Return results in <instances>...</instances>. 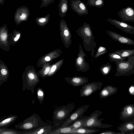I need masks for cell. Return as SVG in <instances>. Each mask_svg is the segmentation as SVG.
Instances as JSON below:
<instances>
[{
  "instance_id": "1",
  "label": "cell",
  "mask_w": 134,
  "mask_h": 134,
  "mask_svg": "<svg viewBox=\"0 0 134 134\" xmlns=\"http://www.w3.org/2000/svg\"><path fill=\"white\" fill-rule=\"evenodd\" d=\"M75 105L71 103L56 108L53 113L52 131L61 127L67 120Z\"/></svg>"
},
{
  "instance_id": "2",
  "label": "cell",
  "mask_w": 134,
  "mask_h": 134,
  "mask_svg": "<svg viewBox=\"0 0 134 134\" xmlns=\"http://www.w3.org/2000/svg\"><path fill=\"white\" fill-rule=\"evenodd\" d=\"M39 76L33 66L26 67L22 75L23 91L30 90L34 95L35 87L40 81Z\"/></svg>"
},
{
  "instance_id": "3",
  "label": "cell",
  "mask_w": 134,
  "mask_h": 134,
  "mask_svg": "<svg viewBox=\"0 0 134 134\" xmlns=\"http://www.w3.org/2000/svg\"><path fill=\"white\" fill-rule=\"evenodd\" d=\"M50 124L45 123L39 115L35 113L21 122L16 124L15 128L25 132L33 131L40 127Z\"/></svg>"
},
{
  "instance_id": "4",
  "label": "cell",
  "mask_w": 134,
  "mask_h": 134,
  "mask_svg": "<svg viewBox=\"0 0 134 134\" xmlns=\"http://www.w3.org/2000/svg\"><path fill=\"white\" fill-rule=\"evenodd\" d=\"M127 58V60L115 62L116 65L115 76H129L134 74V54Z\"/></svg>"
},
{
  "instance_id": "5",
  "label": "cell",
  "mask_w": 134,
  "mask_h": 134,
  "mask_svg": "<svg viewBox=\"0 0 134 134\" xmlns=\"http://www.w3.org/2000/svg\"><path fill=\"white\" fill-rule=\"evenodd\" d=\"M103 113L99 110H96L88 116L83 124L82 127H92L98 128H111L113 125L103 123L102 121L104 119H99V117Z\"/></svg>"
},
{
  "instance_id": "6",
  "label": "cell",
  "mask_w": 134,
  "mask_h": 134,
  "mask_svg": "<svg viewBox=\"0 0 134 134\" xmlns=\"http://www.w3.org/2000/svg\"><path fill=\"white\" fill-rule=\"evenodd\" d=\"M90 106V104H87L77 108L74 112L71 114L67 120L61 126H67L77 120L87 118L88 116L86 115L83 116Z\"/></svg>"
},
{
  "instance_id": "7",
  "label": "cell",
  "mask_w": 134,
  "mask_h": 134,
  "mask_svg": "<svg viewBox=\"0 0 134 134\" xmlns=\"http://www.w3.org/2000/svg\"><path fill=\"white\" fill-rule=\"evenodd\" d=\"M102 85V82H93L85 84L80 90V96L83 97L90 96L100 90Z\"/></svg>"
},
{
  "instance_id": "8",
  "label": "cell",
  "mask_w": 134,
  "mask_h": 134,
  "mask_svg": "<svg viewBox=\"0 0 134 134\" xmlns=\"http://www.w3.org/2000/svg\"><path fill=\"white\" fill-rule=\"evenodd\" d=\"M30 14V10L27 7L23 5L18 8L14 16L15 23L19 25L23 22L27 21Z\"/></svg>"
},
{
  "instance_id": "9",
  "label": "cell",
  "mask_w": 134,
  "mask_h": 134,
  "mask_svg": "<svg viewBox=\"0 0 134 134\" xmlns=\"http://www.w3.org/2000/svg\"><path fill=\"white\" fill-rule=\"evenodd\" d=\"M107 21L113 25L127 34L134 35V26L123 21L108 18Z\"/></svg>"
},
{
  "instance_id": "10",
  "label": "cell",
  "mask_w": 134,
  "mask_h": 134,
  "mask_svg": "<svg viewBox=\"0 0 134 134\" xmlns=\"http://www.w3.org/2000/svg\"><path fill=\"white\" fill-rule=\"evenodd\" d=\"M70 5L72 10L79 16L88 14L87 5L81 0H71Z\"/></svg>"
},
{
  "instance_id": "11",
  "label": "cell",
  "mask_w": 134,
  "mask_h": 134,
  "mask_svg": "<svg viewBox=\"0 0 134 134\" xmlns=\"http://www.w3.org/2000/svg\"><path fill=\"white\" fill-rule=\"evenodd\" d=\"M8 30L7 24H5L0 28V48L5 51H8L10 45L9 40Z\"/></svg>"
},
{
  "instance_id": "12",
  "label": "cell",
  "mask_w": 134,
  "mask_h": 134,
  "mask_svg": "<svg viewBox=\"0 0 134 134\" xmlns=\"http://www.w3.org/2000/svg\"><path fill=\"white\" fill-rule=\"evenodd\" d=\"M117 15L122 21H134V9L131 7L122 8L119 11Z\"/></svg>"
},
{
  "instance_id": "13",
  "label": "cell",
  "mask_w": 134,
  "mask_h": 134,
  "mask_svg": "<svg viewBox=\"0 0 134 134\" xmlns=\"http://www.w3.org/2000/svg\"><path fill=\"white\" fill-rule=\"evenodd\" d=\"M134 118V104H130L123 107L120 112L119 119L126 121Z\"/></svg>"
},
{
  "instance_id": "14",
  "label": "cell",
  "mask_w": 134,
  "mask_h": 134,
  "mask_svg": "<svg viewBox=\"0 0 134 134\" xmlns=\"http://www.w3.org/2000/svg\"><path fill=\"white\" fill-rule=\"evenodd\" d=\"M107 33L113 40L119 43L128 45H134V41L131 38L112 31H108Z\"/></svg>"
},
{
  "instance_id": "15",
  "label": "cell",
  "mask_w": 134,
  "mask_h": 134,
  "mask_svg": "<svg viewBox=\"0 0 134 134\" xmlns=\"http://www.w3.org/2000/svg\"><path fill=\"white\" fill-rule=\"evenodd\" d=\"M121 134H133L134 132V118L126 121L117 127Z\"/></svg>"
},
{
  "instance_id": "16",
  "label": "cell",
  "mask_w": 134,
  "mask_h": 134,
  "mask_svg": "<svg viewBox=\"0 0 134 134\" xmlns=\"http://www.w3.org/2000/svg\"><path fill=\"white\" fill-rule=\"evenodd\" d=\"M65 80L68 83L74 87L83 86L87 83L89 81L87 78L79 76L66 77Z\"/></svg>"
},
{
  "instance_id": "17",
  "label": "cell",
  "mask_w": 134,
  "mask_h": 134,
  "mask_svg": "<svg viewBox=\"0 0 134 134\" xmlns=\"http://www.w3.org/2000/svg\"><path fill=\"white\" fill-rule=\"evenodd\" d=\"M118 90L116 87L110 85H106L100 91L99 97L101 99L106 98L115 94Z\"/></svg>"
},
{
  "instance_id": "18",
  "label": "cell",
  "mask_w": 134,
  "mask_h": 134,
  "mask_svg": "<svg viewBox=\"0 0 134 134\" xmlns=\"http://www.w3.org/2000/svg\"><path fill=\"white\" fill-rule=\"evenodd\" d=\"M100 130L96 128L82 127L74 129L68 134H94L100 131Z\"/></svg>"
},
{
  "instance_id": "19",
  "label": "cell",
  "mask_w": 134,
  "mask_h": 134,
  "mask_svg": "<svg viewBox=\"0 0 134 134\" xmlns=\"http://www.w3.org/2000/svg\"><path fill=\"white\" fill-rule=\"evenodd\" d=\"M18 117L17 115H12L1 117L0 120V129L7 128L15 121Z\"/></svg>"
},
{
  "instance_id": "20",
  "label": "cell",
  "mask_w": 134,
  "mask_h": 134,
  "mask_svg": "<svg viewBox=\"0 0 134 134\" xmlns=\"http://www.w3.org/2000/svg\"><path fill=\"white\" fill-rule=\"evenodd\" d=\"M58 7L60 17L63 18L65 16L69 9L68 0H60Z\"/></svg>"
},
{
  "instance_id": "21",
  "label": "cell",
  "mask_w": 134,
  "mask_h": 134,
  "mask_svg": "<svg viewBox=\"0 0 134 134\" xmlns=\"http://www.w3.org/2000/svg\"><path fill=\"white\" fill-rule=\"evenodd\" d=\"M0 62V86L4 82H6L9 76V70L7 66L1 62Z\"/></svg>"
},
{
  "instance_id": "22",
  "label": "cell",
  "mask_w": 134,
  "mask_h": 134,
  "mask_svg": "<svg viewBox=\"0 0 134 134\" xmlns=\"http://www.w3.org/2000/svg\"><path fill=\"white\" fill-rule=\"evenodd\" d=\"M52 131V125H50L40 127L32 132H25L23 134H51Z\"/></svg>"
},
{
  "instance_id": "23",
  "label": "cell",
  "mask_w": 134,
  "mask_h": 134,
  "mask_svg": "<svg viewBox=\"0 0 134 134\" xmlns=\"http://www.w3.org/2000/svg\"><path fill=\"white\" fill-rule=\"evenodd\" d=\"M74 129L69 126H61L55 130H53L51 134H68Z\"/></svg>"
},
{
  "instance_id": "24",
  "label": "cell",
  "mask_w": 134,
  "mask_h": 134,
  "mask_svg": "<svg viewBox=\"0 0 134 134\" xmlns=\"http://www.w3.org/2000/svg\"><path fill=\"white\" fill-rule=\"evenodd\" d=\"M50 16V14H48L43 17H37L35 19V21L38 26L43 27L49 21Z\"/></svg>"
},
{
  "instance_id": "25",
  "label": "cell",
  "mask_w": 134,
  "mask_h": 134,
  "mask_svg": "<svg viewBox=\"0 0 134 134\" xmlns=\"http://www.w3.org/2000/svg\"><path fill=\"white\" fill-rule=\"evenodd\" d=\"M113 52L123 57L126 58L134 54V49H119Z\"/></svg>"
},
{
  "instance_id": "26",
  "label": "cell",
  "mask_w": 134,
  "mask_h": 134,
  "mask_svg": "<svg viewBox=\"0 0 134 134\" xmlns=\"http://www.w3.org/2000/svg\"><path fill=\"white\" fill-rule=\"evenodd\" d=\"M49 64V63H48L43 65L42 69L37 72L38 75L44 78L47 77L52 66Z\"/></svg>"
},
{
  "instance_id": "27",
  "label": "cell",
  "mask_w": 134,
  "mask_h": 134,
  "mask_svg": "<svg viewBox=\"0 0 134 134\" xmlns=\"http://www.w3.org/2000/svg\"><path fill=\"white\" fill-rule=\"evenodd\" d=\"M25 132L23 131L7 128L0 129V134H23Z\"/></svg>"
},
{
  "instance_id": "28",
  "label": "cell",
  "mask_w": 134,
  "mask_h": 134,
  "mask_svg": "<svg viewBox=\"0 0 134 134\" xmlns=\"http://www.w3.org/2000/svg\"><path fill=\"white\" fill-rule=\"evenodd\" d=\"M10 38L9 40L10 44L11 43L13 44V45L16 43L20 39L21 35V33L20 31L15 30H14L13 33L10 35Z\"/></svg>"
},
{
  "instance_id": "29",
  "label": "cell",
  "mask_w": 134,
  "mask_h": 134,
  "mask_svg": "<svg viewBox=\"0 0 134 134\" xmlns=\"http://www.w3.org/2000/svg\"><path fill=\"white\" fill-rule=\"evenodd\" d=\"M104 0H88L87 5L90 6L102 8L104 5Z\"/></svg>"
},
{
  "instance_id": "30",
  "label": "cell",
  "mask_w": 134,
  "mask_h": 134,
  "mask_svg": "<svg viewBox=\"0 0 134 134\" xmlns=\"http://www.w3.org/2000/svg\"><path fill=\"white\" fill-rule=\"evenodd\" d=\"M109 56L110 60L111 62H115L121 61H125L126 58H124L119 55L113 52L109 53Z\"/></svg>"
},
{
  "instance_id": "31",
  "label": "cell",
  "mask_w": 134,
  "mask_h": 134,
  "mask_svg": "<svg viewBox=\"0 0 134 134\" xmlns=\"http://www.w3.org/2000/svg\"><path fill=\"white\" fill-rule=\"evenodd\" d=\"M87 118L77 120L68 126L74 129H76L81 127H82L83 123L86 120Z\"/></svg>"
},
{
  "instance_id": "32",
  "label": "cell",
  "mask_w": 134,
  "mask_h": 134,
  "mask_svg": "<svg viewBox=\"0 0 134 134\" xmlns=\"http://www.w3.org/2000/svg\"><path fill=\"white\" fill-rule=\"evenodd\" d=\"M37 96L38 100L40 104L43 101L44 94V91L41 87H39L37 91Z\"/></svg>"
},
{
  "instance_id": "33",
  "label": "cell",
  "mask_w": 134,
  "mask_h": 134,
  "mask_svg": "<svg viewBox=\"0 0 134 134\" xmlns=\"http://www.w3.org/2000/svg\"><path fill=\"white\" fill-rule=\"evenodd\" d=\"M55 0H41V4L40 8L47 7L49 4L53 3Z\"/></svg>"
},
{
  "instance_id": "34",
  "label": "cell",
  "mask_w": 134,
  "mask_h": 134,
  "mask_svg": "<svg viewBox=\"0 0 134 134\" xmlns=\"http://www.w3.org/2000/svg\"><path fill=\"white\" fill-rule=\"evenodd\" d=\"M98 134H121V132H115L107 130L102 132Z\"/></svg>"
},
{
  "instance_id": "35",
  "label": "cell",
  "mask_w": 134,
  "mask_h": 134,
  "mask_svg": "<svg viewBox=\"0 0 134 134\" xmlns=\"http://www.w3.org/2000/svg\"><path fill=\"white\" fill-rule=\"evenodd\" d=\"M130 93L132 95H134V84L131 85L129 89Z\"/></svg>"
},
{
  "instance_id": "36",
  "label": "cell",
  "mask_w": 134,
  "mask_h": 134,
  "mask_svg": "<svg viewBox=\"0 0 134 134\" xmlns=\"http://www.w3.org/2000/svg\"><path fill=\"white\" fill-rule=\"evenodd\" d=\"M98 51V52H106V49L104 47H100L99 48Z\"/></svg>"
},
{
  "instance_id": "37",
  "label": "cell",
  "mask_w": 134,
  "mask_h": 134,
  "mask_svg": "<svg viewBox=\"0 0 134 134\" xmlns=\"http://www.w3.org/2000/svg\"><path fill=\"white\" fill-rule=\"evenodd\" d=\"M76 61L79 65H80L82 63V59L81 57H78Z\"/></svg>"
},
{
  "instance_id": "38",
  "label": "cell",
  "mask_w": 134,
  "mask_h": 134,
  "mask_svg": "<svg viewBox=\"0 0 134 134\" xmlns=\"http://www.w3.org/2000/svg\"><path fill=\"white\" fill-rule=\"evenodd\" d=\"M69 32L67 29H65L64 31V34L66 36H68L69 35Z\"/></svg>"
},
{
  "instance_id": "39",
  "label": "cell",
  "mask_w": 134,
  "mask_h": 134,
  "mask_svg": "<svg viewBox=\"0 0 134 134\" xmlns=\"http://www.w3.org/2000/svg\"><path fill=\"white\" fill-rule=\"evenodd\" d=\"M5 0H0V4L3 5L4 2Z\"/></svg>"
}]
</instances>
